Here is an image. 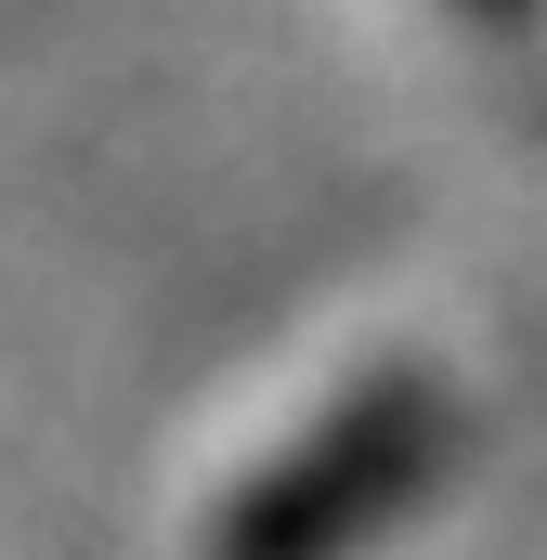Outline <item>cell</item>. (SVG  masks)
<instances>
[{"label":"cell","instance_id":"cell-1","mask_svg":"<svg viewBox=\"0 0 547 560\" xmlns=\"http://www.w3.org/2000/svg\"><path fill=\"white\" fill-rule=\"evenodd\" d=\"M456 456V405L430 365H392L379 392H352L313 443H287L261 482L209 522V560H352L379 522H405L430 469Z\"/></svg>","mask_w":547,"mask_h":560}]
</instances>
